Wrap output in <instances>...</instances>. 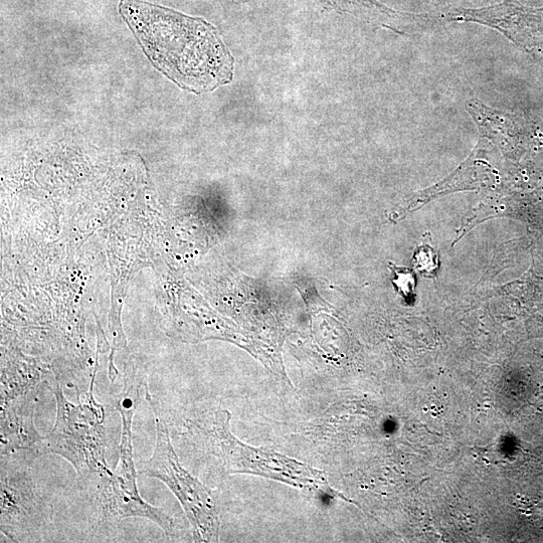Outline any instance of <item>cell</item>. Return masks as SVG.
Segmentation results:
<instances>
[{"label": "cell", "mask_w": 543, "mask_h": 543, "mask_svg": "<svg viewBox=\"0 0 543 543\" xmlns=\"http://www.w3.org/2000/svg\"><path fill=\"white\" fill-rule=\"evenodd\" d=\"M119 12L152 65L180 88L202 94L233 81L234 58L205 20L139 0H122Z\"/></svg>", "instance_id": "cell-1"}, {"label": "cell", "mask_w": 543, "mask_h": 543, "mask_svg": "<svg viewBox=\"0 0 543 543\" xmlns=\"http://www.w3.org/2000/svg\"><path fill=\"white\" fill-rule=\"evenodd\" d=\"M94 379L83 401L81 392L76 390L77 404L67 400L58 380L54 385H47L56 398L57 417L54 428L44 437L36 457L49 454L61 456L75 468L81 481L95 487L114 472L106 461L108 439L105 410L95 399Z\"/></svg>", "instance_id": "cell-2"}, {"label": "cell", "mask_w": 543, "mask_h": 543, "mask_svg": "<svg viewBox=\"0 0 543 543\" xmlns=\"http://www.w3.org/2000/svg\"><path fill=\"white\" fill-rule=\"evenodd\" d=\"M231 419L232 415L228 411L220 410L215 413L211 427L203 430L211 453L222 460L229 474L259 475L325 496H340L329 486L326 474L322 471L238 440L232 433Z\"/></svg>", "instance_id": "cell-3"}, {"label": "cell", "mask_w": 543, "mask_h": 543, "mask_svg": "<svg viewBox=\"0 0 543 543\" xmlns=\"http://www.w3.org/2000/svg\"><path fill=\"white\" fill-rule=\"evenodd\" d=\"M156 427V442L151 458L142 472L163 482L183 506L193 527L197 542H218L221 518L213 492L180 464L171 444L166 424L157 412V405L148 392Z\"/></svg>", "instance_id": "cell-4"}, {"label": "cell", "mask_w": 543, "mask_h": 543, "mask_svg": "<svg viewBox=\"0 0 543 543\" xmlns=\"http://www.w3.org/2000/svg\"><path fill=\"white\" fill-rule=\"evenodd\" d=\"M12 456L2 457L0 530L14 542H35L53 522V507L39 491L29 467Z\"/></svg>", "instance_id": "cell-5"}, {"label": "cell", "mask_w": 543, "mask_h": 543, "mask_svg": "<svg viewBox=\"0 0 543 543\" xmlns=\"http://www.w3.org/2000/svg\"><path fill=\"white\" fill-rule=\"evenodd\" d=\"M40 392L20 397L0 406V454L9 456L30 452L35 458L44 436L34 422Z\"/></svg>", "instance_id": "cell-6"}, {"label": "cell", "mask_w": 543, "mask_h": 543, "mask_svg": "<svg viewBox=\"0 0 543 543\" xmlns=\"http://www.w3.org/2000/svg\"><path fill=\"white\" fill-rule=\"evenodd\" d=\"M43 381L44 372L33 362L7 359L3 364L0 406L34 392H40Z\"/></svg>", "instance_id": "cell-7"}, {"label": "cell", "mask_w": 543, "mask_h": 543, "mask_svg": "<svg viewBox=\"0 0 543 543\" xmlns=\"http://www.w3.org/2000/svg\"><path fill=\"white\" fill-rule=\"evenodd\" d=\"M324 5L342 13H348L355 17L376 22L398 33L404 25L411 24L413 15L398 13L388 9L378 0H316Z\"/></svg>", "instance_id": "cell-8"}, {"label": "cell", "mask_w": 543, "mask_h": 543, "mask_svg": "<svg viewBox=\"0 0 543 543\" xmlns=\"http://www.w3.org/2000/svg\"><path fill=\"white\" fill-rule=\"evenodd\" d=\"M478 160L474 159L473 155L451 176L443 181L440 185L426 191L425 193H419L414 197L409 205V211L412 208L418 207L419 204L424 205L436 196L451 193L452 191L460 190H473L478 188L484 181H487V175H490L489 171L480 173L478 170Z\"/></svg>", "instance_id": "cell-9"}, {"label": "cell", "mask_w": 543, "mask_h": 543, "mask_svg": "<svg viewBox=\"0 0 543 543\" xmlns=\"http://www.w3.org/2000/svg\"><path fill=\"white\" fill-rule=\"evenodd\" d=\"M148 385L134 368L127 367L120 392L111 396V404L121 417V423H133L134 415L148 394Z\"/></svg>", "instance_id": "cell-10"}]
</instances>
